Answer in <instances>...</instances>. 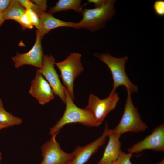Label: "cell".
<instances>
[{
    "mask_svg": "<svg viewBox=\"0 0 164 164\" xmlns=\"http://www.w3.org/2000/svg\"><path fill=\"white\" fill-rule=\"evenodd\" d=\"M93 55L105 63L111 71L113 81L111 93L115 92L117 88L121 86H125L127 92L131 94L138 91V86L131 82L125 71V63L128 59L127 56L115 57L108 53L106 54L94 53Z\"/></svg>",
    "mask_w": 164,
    "mask_h": 164,
    "instance_id": "obj_3",
    "label": "cell"
},
{
    "mask_svg": "<svg viewBox=\"0 0 164 164\" xmlns=\"http://www.w3.org/2000/svg\"><path fill=\"white\" fill-rule=\"evenodd\" d=\"M36 34L35 42L31 50L24 53L17 52L15 56L12 57L15 68H18L24 65H32L38 69L42 68L44 55L41 42L42 38L37 30Z\"/></svg>",
    "mask_w": 164,
    "mask_h": 164,
    "instance_id": "obj_9",
    "label": "cell"
},
{
    "mask_svg": "<svg viewBox=\"0 0 164 164\" xmlns=\"http://www.w3.org/2000/svg\"><path fill=\"white\" fill-rule=\"evenodd\" d=\"M39 29H37L42 38L52 30L60 27L73 28L77 29V23L60 20L48 12H43L40 16Z\"/></svg>",
    "mask_w": 164,
    "mask_h": 164,
    "instance_id": "obj_13",
    "label": "cell"
},
{
    "mask_svg": "<svg viewBox=\"0 0 164 164\" xmlns=\"http://www.w3.org/2000/svg\"><path fill=\"white\" fill-rule=\"evenodd\" d=\"M109 129L108 124H105V127L102 135L92 142L84 146L77 147L72 152L74 158L69 164H84L96 153L99 148L105 143L106 138L112 131Z\"/></svg>",
    "mask_w": 164,
    "mask_h": 164,
    "instance_id": "obj_11",
    "label": "cell"
},
{
    "mask_svg": "<svg viewBox=\"0 0 164 164\" xmlns=\"http://www.w3.org/2000/svg\"><path fill=\"white\" fill-rule=\"evenodd\" d=\"M153 9L155 13L158 16H164V1L157 0L155 1L153 5Z\"/></svg>",
    "mask_w": 164,
    "mask_h": 164,
    "instance_id": "obj_22",
    "label": "cell"
},
{
    "mask_svg": "<svg viewBox=\"0 0 164 164\" xmlns=\"http://www.w3.org/2000/svg\"><path fill=\"white\" fill-rule=\"evenodd\" d=\"M132 156V154L129 152L126 153L121 150L115 160L116 164H132L130 159Z\"/></svg>",
    "mask_w": 164,
    "mask_h": 164,
    "instance_id": "obj_20",
    "label": "cell"
},
{
    "mask_svg": "<svg viewBox=\"0 0 164 164\" xmlns=\"http://www.w3.org/2000/svg\"><path fill=\"white\" fill-rule=\"evenodd\" d=\"M26 11V9L16 0H11L3 13L4 20H12L17 22L21 16L25 13Z\"/></svg>",
    "mask_w": 164,
    "mask_h": 164,
    "instance_id": "obj_16",
    "label": "cell"
},
{
    "mask_svg": "<svg viewBox=\"0 0 164 164\" xmlns=\"http://www.w3.org/2000/svg\"><path fill=\"white\" fill-rule=\"evenodd\" d=\"M127 92L124 110L118 124L113 130L121 135L127 132H138L145 131L147 124L141 119L138 108L133 105L131 93Z\"/></svg>",
    "mask_w": 164,
    "mask_h": 164,
    "instance_id": "obj_4",
    "label": "cell"
},
{
    "mask_svg": "<svg viewBox=\"0 0 164 164\" xmlns=\"http://www.w3.org/2000/svg\"><path fill=\"white\" fill-rule=\"evenodd\" d=\"M58 133L51 135L50 140L42 146L43 159L40 164H69L73 159L72 152H66L60 148L56 138Z\"/></svg>",
    "mask_w": 164,
    "mask_h": 164,
    "instance_id": "obj_7",
    "label": "cell"
},
{
    "mask_svg": "<svg viewBox=\"0 0 164 164\" xmlns=\"http://www.w3.org/2000/svg\"><path fill=\"white\" fill-rule=\"evenodd\" d=\"M4 21L3 13H0V26L2 25Z\"/></svg>",
    "mask_w": 164,
    "mask_h": 164,
    "instance_id": "obj_26",
    "label": "cell"
},
{
    "mask_svg": "<svg viewBox=\"0 0 164 164\" xmlns=\"http://www.w3.org/2000/svg\"><path fill=\"white\" fill-rule=\"evenodd\" d=\"M108 0H88V2L84 5H86L87 4L89 3H93L94 5V8H98L101 6L105 4L108 1Z\"/></svg>",
    "mask_w": 164,
    "mask_h": 164,
    "instance_id": "obj_24",
    "label": "cell"
},
{
    "mask_svg": "<svg viewBox=\"0 0 164 164\" xmlns=\"http://www.w3.org/2000/svg\"><path fill=\"white\" fill-rule=\"evenodd\" d=\"M84 6L81 0H59L54 6L49 8L48 13L52 15L56 12L73 10L81 14Z\"/></svg>",
    "mask_w": 164,
    "mask_h": 164,
    "instance_id": "obj_15",
    "label": "cell"
},
{
    "mask_svg": "<svg viewBox=\"0 0 164 164\" xmlns=\"http://www.w3.org/2000/svg\"><path fill=\"white\" fill-rule=\"evenodd\" d=\"M22 119L12 115L5 109L3 101L0 99V123L9 127L21 124Z\"/></svg>",
    "mask_w": 164,
    "mask_h": 164,
    "instance_id": "obj_17",
    "label": "cell"
},
{
    "mask_svg": "<svg viewBox=\"0 0 164 164\" xmlns=\"http://www.w3.org/2000/svg\"><path fill=\"white\" fill-rule=\"evenodd\" d=\"M26 12L28 14L33 26H35L38 29L40 23L39 17L34 12L30 9H26Z\"/></svg>",
    "mask_w": 164,
    "mask_h": 164,
    "instance_id": "obj_21",
    "label": "cell"
},
{
    "mask_svg": "<svg viewBox=\"0 0 164 164\" xmlns=\"http://www.w3.org/2000/svg\"><path fill=\"white\" fill-rule=\"evenodd\" d=\"M17 22L20 25L23 30L26 29H32L33 28V26L26 12L19 18Z\"/></svg>",
    "mask_w": 164,
    "mask_h": 164,
    "instance_id": "obj_19",
    "label": "cell"
},
{
    "mask_svg": "<svg viewBox=\"0 0 164 164\" xmlns=\"http://www.w3.org/2000/svg\"><path fill=\"white\" fill-rule=\"evenodd\" d=\"M33 3L40 8L44 12H45L47 8L46 3L47 1L46 0H32Z\"/></svg>",
    "mask_w": 164,
    "mask_h": 164,
    "instance_id": "obj_23",
    "label": "cell"
},
{
    "mask_svg": "<svg viewBox=\"0 0 164 164\" xmlns=\"http://www.w3.org/2000/svg\"><path fill=\"white\" fill-rule=\"evenodd\" d=\"M29 92L42 105L48 103L54 98V94L50 84L37 71L31 81Z\"/></svg>",
    "mask_w": 164,
    "mask_h": 164,
    "instance_id": "obj_12",
    "label": "cell"
},
{
    "mask_svg": "<svg viewBox=\"0 0 164 164\" xmlns=\"http://www.w3.org/2000/svg\"><path fill=\"white\" fill-rule=\"evenodd\" d=\"M121 135L113 129L108 135L109 140L104 150L103 156L97 164L114 161L118 158L121 151L120 138Z\"/></svg>",
    "mask_w": 164,
    "mask_h": 164,
    "instance_id": "obj_14",
    "label": "cell"
},
{
    "mask_svg": "<svg viewBox=\"0 0 164 164\" xmlns=\"http://www.w3.org/2000/svg\"><path fill=\"white\" fill-rule=\"evenodd\" d=\"M146 149L156 152L164 151V125L155 128L152 132L143 140L134 144L128 149L132 154L137 153Z\"/></svg>",
    "mask_w": 164,
    "mask_h": 164,
    "instance_id": "obj_10",
    "label": "cell"
},
{
    "mask_svg": "<svg viewBox=\"0 0 164 164\" xmlns=\"http://www.w3.org/2000/svg\"><path fill=\"white\" fill-rule=\"evenodd\" d=\"M2 159V153L0 151V164H1V160Z\"/></svg>",
    "mask_w": 164,
    "mask_h": 164,
    "instance_id": "obj_29",
    "label": "cell"
},
{
    "mask_svg": "<svg viewBox=\"0 0 164 164\" xmlns=\"http://www.w3.org/2000/svg\"><path fill=\"white\" fill-rule=\"evenodd\" d=\"M9 127L6 125H3L0 123V130L3 129L4 128L8 127Z\"/></svg>",
    "mask_w": 164,
    "mask_h": 164,
    "instance_id": "obj_27",
    "label": "cell"
},
{
    "mask_svg": "<svg viewBox=\"0 0 164 164\" xmlns=\"http://www.w3.org/2000/svg\"><path fill=\"white\" fill-rule=\"evenodd\" d=\"M119 99L116 92H111L107 97L102 99L91 94L85 108L92 115L97 127L102 123L107 114L115 109Z\"/></svg>",
    "mask_w": 164,
    "mask_h": 164,
    "instance_id": "obj_6",
    "label": "cell"
},
{
    "mask_svg": "<svg viewBox=\"0 0 164 164\" xmlns=\"http://www.w3.org/2000/svg\"><path fill=\"white\" fill-rule=\"evenodd\" d=\"M64 91L65 110L61 118L50 129V134L52 135L58 133L65 125L72 123H80L88 127H97L91 114L85 108H81L76 105L66 87Z\"/></svg>",
    "mask_w": 164,
    "mask_h": 164,
    "instance_id": "obj_2",
    "label": "cell"
},
{
    "mask_svg": "<svg viewBox=\"0 0 164 164\" xmlns=\"http://www.w3.org/2000/svg\"><path fill=\"white\" fill-rule=\"evenodd\" d=\"M11 0H0V13H3L11 2Z\"/></svg>",
    "mask_w": 164,
    "mask_h": 164,
    "instance_id": "obj_25",
    "label": "cell"
},
{
    "mask_svg": "<svg viewBox=\"0 0 164 164\" xmlns=\"http://www.w3.org/2000/svg\"><path fill=\"white\" fill-rule=\"evenodd\" d=\"M81 57V54L79 53L72 52L64 60L54 63L60 72L64 85L73 100L74 80L84 70Z\"/></svg>",
    "mask_w": 164,
    "mask_h": 164,
    "instance_id": "obj_5",
    "label": "cell"
},
{
    "mask_svg": "<svg viewBox=\"0 0 164 164\" xmlns=\"http://www.w3.org/2000/svg\"><path fill=\"white\" fill-rule=\"evenodd\" d=\"M116 1L108 0L100 7L83 9L82 19L77 23V29H84L94 32L104 28L107 21L111 20L115 13L114 5Z\"/></svg>",
    "mask_w": 164,
    "mask_h": 164,
    "instance_id": "obj_1",
    "label": "cell"
},
{
    "mask_svg": "<svg viewBox=\"0 0 164 164\" xmlns=\"http://www.w3.org/2000/svg\"><path fill=\"white\" fill-rule=\"evenodd\" d=\"M26 9H30L34 12L40 17L44 12L40 8L31 0H16Z\"/></svg>",
    "mask_w": 164,
    "mask_h": 164,
    "instance_id": "obj_18",
    "label": "cell"
},
{
    "mask_svg": "<svg viewBox=\"0 0 164 164\" xmlns=\"http://www.w3.org/2000/svg\"><path fill=\"white\" fill-rule=\"evenodd\" d=\"M54 58L51 54L43 55V67L37 69L44 77L50 86L54 94L58 96L65 103V95L64 87L61 83L58 74L54 67Z\"/></svg>",
    "mask_w": 164,
    "mask_h": 164,
    "instance_id": "obj_8",
    "label": "cell"
},
{
    "mask_svg": "<svg viewBox=\"0 0 164 164\" xmlns=\"http://www.w3.org/2000/svg\"><path fill=\"white\" fill-rule=\"evenodd\" d=\"M164 160H162L161 162H159L156 164H164Z\"/></svg>",
    "mask_w": 164,
    "mask_h": 164,
    "instance_id": "obj_30",
    "label": "cell"
},
{
    "mask_svg": "<svg viewBox=\"0 0 164 164\" xmlns=\"http://www.w3.org/2000/svg\"><path fill=\"white\" fill-rule=\"evenodd\" d=\"M103 164H116L115 161H109L105 162Z\"/></svg>",
    "mask_w": 164,
    "mask_h": 164,
    "instance_id": "obj_28",
    "label": "cell"
}]
</instances>
